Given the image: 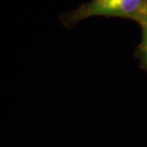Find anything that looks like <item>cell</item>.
<instances>
[{"mask_svg": "<svg viewBox=\"0 0 147 147\" xmlns=\"http://www.w3.org/2000/svg\"><path fill=\"white\" fill-rule=\"evenodd\" d=\"M142 30V39L135 49V56L140 60V68L147 72V10L139 22Z\"/></svg>", "mask_w": 147, "mask_h": 147, "instance_id": "2", "label": "cell"}, {"mask_svg": "<svg viewBox=\"0 0 147 147\" xmlns=\"http://www.w3.org/2000/svg\"><path fill=\"white\" fill-rule=\"evenodd\" d=\"M146 10L147 0H90L73 11L63 12L59 20L65 28L94 16L130 19L139 24Z\"/></svg>", "mask_w": 147, "mask_h": 147, "instance_id": "1", "label": "cell"}]
</instances>
